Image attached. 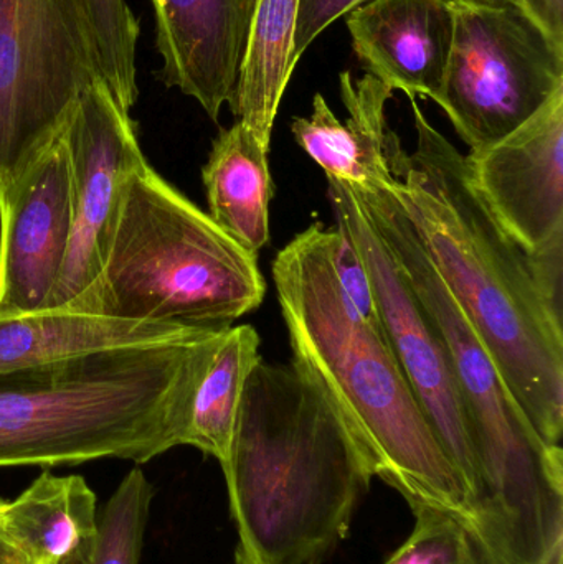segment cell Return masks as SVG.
I'll return each instance as SVG.
<instances>
[{
    "label": "cell",
    "mask_w": 563,
    "mask_h": 564,
    "mask_svg": "<svg viewBox=\"0 0 563 564\" xmlns=\"http://www.w3.org/2000/svg\"><path fill=\"white\" fill-rule=\"evenodd\" d=\"M412 102L416 148L387 131L393 192L426 257L549 447L563 434V268L529 257L475 191L466 155Z\"/></svg>",
    "instance_id": "obj_1"
},
{
    "label": "cell",
    "mask_w": 563,
    "mask_h": 564,
    "mask_svg": "<svg viewBox=\"0 0 563 564\" xmlns=\"http://www.w3.org/2000/svg\"><path fill=\"white\" fill-rule=\"evenodd\" d=\"M224 476L231 564H320L376 474L329 391L293 358L251 370Z\"/></svg>",
    "instance_id": "obj_2"
},
{
    "label": "cell",
    "mask_w": 563,
    "mask_h": 564,
    "mask_svg": "<svg viewBox=\"0 0 563 564\" xmlns=\"http://www.w3.org/2000/svg\"><path fill=\"white\" fill-rule=\"evenodd\" d=\"M271 270L294 360L329 391L373 474L399 490L410 507L455 513L479 536L468 489L430 426L382 327L360 315L340 288L333 264V228L320 221L310 225L277 254Z\"/></svg>",
    "instance_id": "obj_3"
},
{
    "label": "cell",
    "mask_w": 563,
    "mask_h": 564,
    "mask_svg": "<svg viewBox=\"0 0 563 564\" xmlns=\"http://www.w3.org/2000/svg\"><path fill=\"white\" fill-rule=\"evenodd\" d=\"M225 332L0 373V467L145 464L184 446L195 390Z\"/></svg>",
    "instance_id": "obj_4"
},
{
    "label": "cell",
    "mask_w": 563,
    "mask_h": 564,
    "mask_svg": "<svg viewBox=\"0 0 563 564\" xmlns=\"http://www.w3.org/2000/svg\"><path fill=\"white\" fill-rule=\"evenodd\" d=\"M346 185L448 350L478 463L486 552L495 564H562V447H549L516 403L390 187Z\"/></svg>",
    "instance_id": "obj_5"
},
{
    "label": "cell",
    "mask_w": 563,
    "mask_h": 564,
    "mask_svg": "<svg viewBox=\"0 0 563 564\" xmlns=\"http://www.w3.org/2000/svg\"><path fill=\"white\" fill-rule=\"evenodd\" d=\"M264 294L258 257L144 162L126 182L98 276L69 307L191 330H228L260 307Z\"/></svg>",
    "instance_id": "obj_6"
},
{
    "label": "cell",
    "mask_w": 563,
    "mask_h": 564,
    "mask_svg": "<svg viewBox=\"0 0 563 564\" xmlns=\"http://www.w3.org/2000/svg\"><path fill=\"white\" fill-rule=\"evenodd\" d=\"M99 79L85 0H0V197Z\"/></svg>",
    "instance_id": "obj_7"
},
{
    "label": "cell",
    "mask_w": 563,
    "mask_h": 564,
    "mask_svg": "<svg viewBox=\"0 0 563 564\" xmlns=\"http://www.w3.org/2000/svg\"><path fill=\"white\" fill-rule=\"evenodd\" d=\"M455 7V35L436 105L469 152L538 115L563 89V46L519 3Z\"/></svg>",
    "instance_id": "obj_8"
},
{
    "label": "cell",
    "mask_w": 563,
    "mask_h": 564,
    "mask_svg": "<svg viewBox=\"0 0 563 564\" xmlns=\"http://www.w3.org/2000/svg\"><path fill=\"white\" fill-rule=\"evenodd\" d=\"M327 195L337 227L349 235L362 258L372 284L373 301L383 335L430 426L462 476L478 513L481 489L478 463L455 371L442 335L423 311L399 264L364 214L350 188L344 182L327 178Z\"/></svg>",
    "instance_id": "obj_9"
},
{
    "label": "cell",
    "mask_w": 563,
    "mask_h": 564,
    "mask_svg": "<svg viewBox=\"0 0 563 564\" xmlns=\"http://www.w3.org/2000/svg\"><path fill=\"white\" fill-rule=\"evenodd\" d=\"M62 138L72 181V238L48 307L72 304L95 282L126 182L148 162L134 121L101 79L83 93Z\"/></svg>",
    "instance_id": "obj_10"
},
{
    "label": "cell",
    "mask_w": 563,
    "mask_h": 564,
    "mask_svg": "<svg viewBox=\"0 0 563 564\" xmlns=\"http://www.w3.org/2000/svg\"><path fill=\"white\" fill-rule=\"evenodd\" d=\"M466 162L475 191L511 240L534 260L563 268V89Z\"/></svg>",
    "instance_id": "obj_11"
},
{
    "label": "cell",
    "mask_w": 563,
    "mask_h": 564,
    "mask_svg": "<svg viewBox=\"0 0 563 564\" xmlns=\"http://www.w3.org/2000/svg\"><path fill=\"white\" fill-rule=\"evenodd\" d=\"M72 221L69 162L59 135L0 197V312L48 307Z\"/></svg>",
    "instance_id": "obj_12"
},
{
    "label": "cell",
    "mask_w": 563,
    "mask_h": 564,
    "mask_svg": "<svg viewBox=\"0 0 563 564\" xmlns=\"http://www.w3.org/2000/svg\"><path fill=\"white\" fill-rule=\"evenodd\" d=\"M258 0H151L158 78L194 98L212 121L234 102Z\"/></svg>",
    "instance_id": "obj_13"
},
{
    "label": "cell",
    "mask_w": 563,
    "mask_h": 564,
    "mask_svg": "<svg viewBox=\"0 0 563 564\" xmlns=\"http://www.w3.org/2000/svg\"><path fill=\"white\" fill-rule=\"evenodd\" d=\"M346 23L369 75L409 98L439 101L455 35L453 0H367Z\"/></svg>",
    "instance_id": "obj_14"
},
{
    "label": "cell",
    "mask_w": 563,
    "mask_h": 564,
    "mask_svg": "<svg viewBox=\"0 0 563 564\" xmlns=\"http://www.w3.org/2000/svg\"><path fill=\"white\" fill-rule=\"evenodd\" d=\"M339 83L347 121H339L317 93L310 118L291 122L294 141L327 178L364 188L390 187L393 177L386 154V105L393 91L369 73L354 79L350 72H343Z\"/></svg>",
    "instance_id": "obj_15"
},
{
    "label": "cell",
    "mask_w": 563,
    "mask_h": 564,
    "mask_svg": "<svg viewBox=\"0 0 563 564\" xmlns=\"http://www.w3.org/2000/svg\"><path fill=\"white\" fill-rule=\"evenodd\" d=\"M197 332L205 330L124 321L69 305L32 312H0V373L111 348L175 340Z\"/></svg>",
    "instance_id": "obj_16"
},
{
    "label": "cell",
    "mask_w": 563,
    "mask_h": 564,
    "mask_svg": "<svg viewBox=\"0 0 563 564\" xmlns=\"http://www.w3.org/2000/svg\"><path fill=\"white\" fill-rule=\"evenodd\" d=\"M0 529L32 564H66L98 533L96 494L79 476L43 473L15 499H0Z\"/></svg>",
    "instance_id": "obj_17"
},
{
    "label": "cell",
    "mask_w": 563,
    "mask_h": 564,
    "mask_svg": "<svg viewBox=\"0 0 563 564\" xmlns=\"http://www.w3.org/2000/svg\"><path fill=\"white\" fill-rule=\"evenodd\" d=\"M268 152L257 135L237 121L215 138L202 167L208 215L253 257L270 241L273 178Z\"/></svg>",
    "instance_id": "obj_18"
},
{
    "label": "cell",
    "mask_w": 563,
    "mask_h": 564,
    "mask_svg": "<svg viewBox=\"0 0 563 564\" xmlns=\"http://www.w3.org/2000/svg\"><path fill=\"white\" fill-rule=\"evenodd\" d=\"M300 0H258L247 52L230 108L270 151L281 99L293 75L294 29Z\"/></svg>",
    "instance_id": "obj_19"
},
{
    "label": "cell",
    "mask_w": 563,
    "mask_h": 564,
    "mask_svg": "<svg viewBox=\"0 0 563 564\" xmlns=\"http://www.w3.org/2000/svg\"><path fill=\"white\" fill-rule=\"evenodd\" d=\"M260 335L248 324L234 325L215 348L188 413L184 446L215 457L221 470L230 460L245 384L261 360Z\"/></svg>",
    "instance_id": "obj_20"
},
{
    "label": "cell",
    "mask_w": 563,
    "mask_h": 564,
    "mask_svg": "<svg viewBox=\"0 0 563 564\" xmlns=\"http://www.w3.org/2000/svg\"><path fill=\"white\" fill-rule=\"evenodd\" d=\"M152 499L154 487L144 470H129L98 513V533L91 549L66 564L141 563Z\"/></svg>",
    "instance_id": "obj_21"
},
{
    "label": "cell",
    "mask_w": 563,
    "mask_h": 564,
    "mask_svg": "<svg viewBox=\"0 0 563 564\" xmlns=\"http://www.w3.org/2000/svg\"><path fill=\"white\" fill-rule=\"evenodd\" d=\"M102 82L116 101L131 111L138 101L139 20L126 0H85Z\"/></svg>",
    "instance_id": "obj_22"
},
{
    "label": "cell",
    "mask_w": 563,
    "mask_h": 564,
    "mask_svg": "<svg viewBox=\"0 0 563 564\" xmlns=\"http://www.w3.org/2000/svg\"><path fill=\"white\" fill-rule=\"evenodd\" d=\"M415 527L386 564H495L478 533L455 513L413 506Z\"/></svg>",
    "instance_id": "obj_23"
},
{
    "label": "cell",
    "mask_w": 563,
    "mask_h": 564,
    "mask_svg": "<svg viewBox=\"0 0 563 564\" xmlns=\"http://www.w3.org/2000/svg\"><path fill=\"white\" fill-rule=\"evenodd\" d=\"M333 264L340 288L356 305L360 315L373 324H380L376 301H373L372 284L362 258L350 241L349 235L337 225L333 227Z\"/></svg>",
    "instance_id": "obj_24"
},
{
    "label": "cell",
    "mask_w": 563,
    "mask_h": 564,
    "mask_svg": "<svg viewBox=\"0 0 563 564\" xmlns=\"http://www.w3.org/2000/svg\"><path fill=\"white\" fill-rule=\"evenodd\" d=\"M364 2L367 0H300L291 53L293 69L324 30L329 29L337 19L347 15L350 10Z\"/></svg>",
    "instance_id": "obj_25"
},
{
    "label": "cell",
    "mask_w": 563,
    "mask_h": 564,
    "mask_svg": "<svg viewBox=\"0 0 563 564\" xmlns=\"http://www.w3.org/2000/svg\"><path fill=\"white\" fill-rule=\"evenodd\" d=\"M519 6L563 46V0H519Z\"/></svg>",
    "instance_id": "obj_26"
},
{
    "label": "cell",
    "mask_w": 563,
    "mask_h": 564,
    "mask_svg": "<svg viewBox=\"0 0 563 564\" xmlns=\"http://www.w3.org/2000/svg\"><path fill=\"white\" fill-rule=\"evenodd\" d=\"M0 564H32L0 529Z\"/></svg>",
    "instance_id": "obj_27"
},
{
    "label": "cell",
    "mask_w": 563,
    "mask_h": 564,
    "mask_svg": "<svg viewBox=\"0 0 563 564\" xmlns=\"http://www.w3.org/2000/svg\"><path fill=\"white\" fill-rule=\"evenodd\" d=\"M456 3H466V6H489V3H519V0H453Z\"/></svg>",
    "instance_id": "obj_28"
}]
</instances>
